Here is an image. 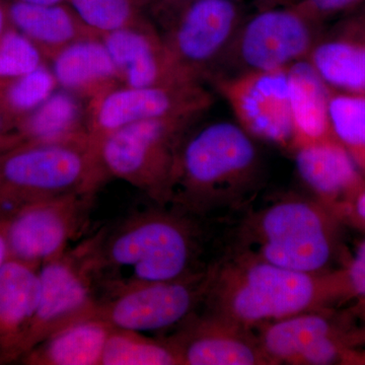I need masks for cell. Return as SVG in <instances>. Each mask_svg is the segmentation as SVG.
<instances>
[{
    "label": "cell",
    "mask_w": 365,
    "mask_h": 365,
    "mask_svg": "<svg viewBox=\"0 0 365 365\" xmlns=\"http://www.w3.org/2000/svg\"><path fill=\"white\" fill-rule=\"evenodd\" d=\"M227 248L297 272L325 273L334 254L332 220L321 201L284 196L247 208L230 230Z\"/></svg>",
    "instance_id": "obj_4"
},
{
    "label": "cell",
    "mask_w": 365,
    "mask_h": 365,
    "mask_svg": "<svg viewBox=\"0 0 365 365\" xmlns=\"http://www.w3.org/2000/svg\"><path fill=\"white\" fill-rule=\"evenodd\" d=\"M165 339L182 365H271L254 330L200 312Z\"/></svg>",
    "instance_id": "obj_14"
},
{
    "label": "cell",
    "mask_w": 365,
    "mask_h": 365,
    "mask_svg": "<svg viewBox=\"0 0 365 365\" xmlns=\"http://www.w3.org/2000/svg\"><path fill=\"white\" fill-rule=\"evenodd\" d=\"M101 365H182L167 339H153L140 332L112 328Z\"/></svg>",
    "instance_id": "obj_25"
},
{
    "label": "cell",
    "mask_w": 365,
    "mask_h": 365,
    "mask_svg": "<svg viewBox=\"0 0 365 365\" xmlns=\"http://www.w3.org/2000/svg\"><path fill=\"white\" fill-rule=\"evenodd\" d=\"M119 72L122 86L131 88L195 83L187 78L170 58L162 33L151 21L103 36Z\"/></svg>",
    "instance_id": "obj_16"
},
{
    "label": "cell",
    "mask_w": 365,
    "mask_h": 365,
    "mask_svg": "<svg viewBox=\"0 0 365 365\" xmlns=\"http://www.w3.org/2000/svg\"><path fill=\"white\" fill-rule=\"evenodd\" d=\"M348 288L365 299V241L357 249L345 275Z\"/></svg>",
    "instance_id": "obj_31"
},
{
    "label": "cell",
    "mask_w": 365,
    "mask_h": 365,
    "mask_svg": "<svg viewBox=\"0 0 365 365\" xmlns=\"http://www.w3.org/2000/svg\"><path fill=\"white\" fill-rule=\"evenodd\" d=\"M103 230L39 268L40 297L24 354L52 334L93 316L101 300L97 254Z\"/></svg>",
    "instance_id": "obj_8"
},
{
    "label": "cell",
    "mask_w": 365,
    "mask_h": 365,
    "mask_svg": "<svg viewBox=\"0 0 365 365\" xmlns=\"http://www.w3.org/2000/svg\"><path fill=\"white\" fill-rule=\"evenodd\" d=\"M259 1H265V2H268V0H259Z\"/></svg>",
    "instance_id": "obj_39"
},
{
    "label": "cell",
    "mask_w": 365,
    "mask_h": 365,
    "mask_svg": "<svg viewBox=\"0 0 365 365\" xmlns=\"http://www.w3.org/2000/svg\"><path fill=\"white\" fill-rule=\"evenodd\" d=\"M73 93L55 91L37 109L21 119L18 134L23 143H52L90 137L88 114Z\"/></svg>",
    "instance_id": "obj_24"
},
{
    "label": "cell",
    "mask_w": 365,
    "mask_h": 365,
    "mask_svg": "<svg viewBox=\"0 0 365 365\" xmlns=\"http://www.w3.org/2000/svg\"><path fill=\"white\" fill-rule=\"evenodd\" d=\"M294 148L334 138L329 117L330 88L307 60L288 68Z\"/></svg>",
    "instance_id": "obj_22"
},
{
    "label": "cell",
    "mask_w": 365,
    "mask_h": 365,
    "mask_svg": "<svg viewBox=\"0 0 365 365\" xmlns=\"http://www.w3.org/2000/svg\"><path fill=\"white\" fill-rule=\"evenodd\" d=\"M153 0H139V2H140L141 6H145L146 4H153Z\"/></svg>",
    "instance_id": "obj_37"
},
{
    "label": "cell",
    "mask_w": 365,
    "mask_h": 365,
    "mask_svg": "<svg viewBox=\"0 0 365 365\" xmlns=\"http://www.w3.org/2000/svg\"><path fill=\"white\" fill-rule=\"evenodd\" d=\"M354 205L356 215L365 223V188L355 198Z\"/></svg>",
    "instance_id": "obj_35"
},
{
    "label": "cell",
    "mask_w": 365,
    "mask_h": 365,
    "mask_svg": "<svg viewBox=\"0 0 365 365\" xmlns=\"http://www.w3.org/2000/svg\"><path fill=\"white\" fill-rule=\"evenodd\" d=\"M96 193H71L21 204L6 217L9 258L38 266L57 258L81 235Z\"/></svg>",
    "instance_id": "obj_12"
},
{
    "label": "cell",
    "mask_w": 365,
    "mask_h": 365,
    "mask_svg": "<svg viewBox=\"0 0 365 365\" xmlns=\"http://www.w3.org/2000/svg\"><path fill=\"white\" fill-rule=\"evenodd\" d=\"M213 97L200 83L131 88L120 86L90 101L88 130L98 143L125 126L150 120L199 118L210 109Z\"/></svg>",
    "instance_id": "obj_11"
},
{
    "label": "cell",
    "mask_w": 365,
    "mask_h": 365,
    "mask_svg": "<svg viewBox=\"0 0 365 365\" xmlns=\"http://www.w3.org/2000/svg\"><path fill=\"white\" fill-rule=\"evenodd\" d=\"M193 1L195 0H153L151 6H153V16L160 25L158 30H162L163 26L167 25L182 9ZM237 1L244 2L245 0H237Z\"/></svg>",
    "instance_id": "obj_32"
},
{
    "label": "cell",
    "mask_w": 365,
    "mask_h": 365,
    "mask_svg": "<svg viewBox=\"0 0 365 365\" xmlns=\"http://www.w3.org/2000/svg\"><path fill=\"white\" fill-rule=\"evenodd\" d=\"M246 16L242 1L195 0L160 31L178 68L203 83L222 66Z\"/></svg>",
    "instance_id": "obj_9"
},
{
    "label": "cell",
    "mask_w": 365,
    "mask_h": 365,
    "mask_svg": "<svg viewBox=\"0 0 365 365\" xmlns=\"http://www.w3.org/2000/svg\"><path fill=\"white\" fill-rule=\"evenodd\" d=\"M112 327L93 316L78 319L52 334L26 353L38 365H101Z\"/></svg>",
    "instance_id": "obj_23"
},
{
    "label": "cell",
    "mask_w": 365,
    "mask_h": 365,
    "mask_svg": "<svg viewBox=\"0 0 365 365\" xmlns=\"http://www.w3.org/2000/svg\"><path fill=\"white\" fill-rule=\"evenodd\" d=\"M364 4V9H362V13H364V14L365 16V0L364 1V4Z\"/></svg>",
    "instance_id": "obj_38"
},
{
    "label": "cell",
    "mask_w": 365,
    "mask_h": 365,
    "mask_svg": "<svg viewBox=\"0 0 365 365\" xmlns=\"http://www.w3.org/2000/svg\"><path fill=\"white\" fill-rule=\"evenodd\" d=\"M294 153L300 179L322 203L364 189L359 165L336 139L299 146Z\"/></svg>",
    "instance_id": "obj_19"
},
{
    "label": "cell",
    "mask_w": 365,
    "mask_h": 365,
    "mask_svg": "<svg viewBox=\"0 0 365 365\" xmlns=\"http://www.w3.org/2000/svg\"><path fill=\"white\" fill-rule=\"evenodd\" d=\"M329 117L334 138L365 170V95L331 90Z\"/></svg>",
    "instance_id": "obj_26"
},
{
    "label": "cell",
    "mask_w": 365,
    "mask_h": 365,
    "mask_svg": "<svg viewBox=\"0 0 365 365\" xmlns=\"http://www.w3.org/2000/svg\"><path fill=\"white\" fill-rule=\"evenodd\" d=\"M58 88L56 78L46 64L30 73L0 81V106L16 122L37 109Z\"/></svg>",
    "instance_id": "obj_27"
},
{
    "label": "cell",
    "mask_w": 365,
    "mask_h": 365,
    "mask_svg": "<svg viewBox=\"0 0 365 365\" xmlns=\"http://www.w3.org/2000/svg\"><path fill=\"white\" fill-rule=\"evenodd\" d=\"M18 1L28 2V4H62V2L66 1V0H18Z\"/></svg>",
    "instance_id": "obj_36"
},
{
    "label": "cell",
    "mask_w": 365,
    "mask_h": 365,
    "mask_svg": "<svg viewBox=\"0 0 365 365\" xmlns=\"http://www.w3.org/2000/svg\"><path fill=\"white\" fill-rule=\"evenodd\" d=\"M6 217L0 218V271L9 259V248L6 242Z\"/></svg>",
    "instance_id": "obj_33"
},
{
    "label": "cell",
    "mask_w": 365,
    "mask_h": 365,
    "mask_svg": "<svg viewBox=\"0 0 365 365\" xmlns=\"http://www.w3.org/2000/svg\"><path fill=\"white\" fill-rule=\"evenodd\" d=\"M199 118L150 120L118 129L98 145L108 177L123 180L167 205L182 138Z\"/></svg>",
    "instance_id": "obj_6"
},
{
    "label": "cell",
    "mask_w": 365,
    "mask_h": 365,
    "mask_svg": "<svg viewBox=\"0 0 365 365\" xmlns=\"http://www.w3.org/2000/svg\"><path fill=\"white\" fill-rule=\"evenodd\" d=\"M259 331V342L271 365L332 364L342 354L332 322L321 309L278 319Z\"/></svg>",
    "instance_id": "obj_15"
},
{
    "label": "cell",
    "mask_w": 365,
    "mask_h": 365,
    "mask_svg": "<svg viewBox=\"0 0 365 365\" xmlns=\"http://www.w3.org/2000/svg\"><path fill=\"white\" fill-rule=\"evenodd\" d=\"M50 62L58 86L78 98L91 101L122 86L117 67L102 39L73 43Z\"/></svg>",
    "instance_id": "obj_20"
},
{
    "label": "cell",
    "mask_w": 365,
    "mask_h": 365,
    "mask_svg": "<svg viewBox=\"0 0 365 365\" xmlns=\"http://www.w3.org/2000/svg\"><path fill=\"white\" fill-rule=\"evenodd\" d=\"M90 137L21 143L0 158V203L14 205L71 193H97L108 179Z\"/></svg>",
    "instance_id": "obj_5"
},
{
    "label": "cell",
    "mask_w": 365,
    "mask_h": 365,
    "mask_svg": "<svg viewBox=\"0 0 365 365\" xmlns=\"http://www.w3.org/2000/svg\"><path fill=\"white\" fill-rule=\"evenodd\" d=\"M364 0H297L295 6L322 25L351 13Z\"/></svg>",
    "instance_id": "obj_30"
},
{
    "label": "cell",
    "mask_w": 365,
    "mask_h": 365,
    "mask_svg": "<svg viewBox=\"0 0 365 365\" xmlns=\"http://www.w3.org/2000/svg\"><path fill=\"white\" fill-rule=\"evenodd\" d=\"M11 26L7 6H6V4H4L0 1V39H1L2 36L6 34V31L9 30V28Z\"/></svg>",
    "instance_id": "obj_34"
},
{
    "label": "cell",
    "mask_w": 365,
    "mask_h": 365,
    "mask_svg": "<svg viewBox=\"0 0 365 365\" xmlns=\"http://www.w3.org/2000/svg\"><path fill=\"white\" fill-rule=\"evenodd\" d=\"M177 206L138 211L112 232L103 230L97 254L101 299L141 283L192 277L210 270L220 258L208 255L207 223Z\"/></svg>",
    "instance_id": "obj_1"
},
{
    "label": "cell",
    "mask_w": 365,
    "mask_h": 365,
    "mask_svg": "<svg viewBox=\"0 0 365 365\" xmlns=\"http://www.w3.org/2000/svg\"><path fill=\"white\" fill-rule=\"evenodd\" d=\"M307 61L330 90L365 95V16L324 30Z\"/></svg>",
    "instance_id": "obj_17"
},
{
    "label": "cell",
    "mask_w": 365,
    "mask_h": 365,
    "mask_svg": "<svg viewBox=\"0 0 365 365\" xmlns=\"http://www.w3.org/2000/svg\"><path fill=\"white\" fill-rule=\"evenodd\" d=\"M39 268L9 258L0 271V353L24 354L40 297Z\"/></svg>",
    "instance_id": "obj_18"
},
{
    "label": "cell",
    "mask_w": 365,
    "mask_h": 365,
    "mask_svg": "<svg viewBox=\"0 0 365 365\" xmlns=\"http://www.w3.org/2000/svg\"><path fill=\"white\" fill-rule=\"evenodd\" d=\"M9 21L39 48L45 59L78 41L102 39L62 4H36L14 0L9 6Z\"/></svg>",
    "instance_id": "obj_21"
},
{
    "label": "cell",
    "mask_w": 365,
    "mask_h": 365,
    "mask_svg": "<svg viewBox=\"0 0 365 365\" xmlns=\"http://www.w3.org/2000/svg\"><path fill=\"white\" fill-rule=\"evenodd\" d=\"M324 31L294 4L264 6L242 21L211 81L255 71H279L309 58Z\"/></svg>",
    "instance_id": "obj_7"
},
{
    "label": "cell",
    "mask_w": 365,
    "mask_h": 365,
    "mask_svg": "<svg viewBox=\"0 0 365 365\" xmlns=\"http://www.w3.org/2000/svg\"><path fill=\"white\" fill-rule=\"evenodd\" d=\"M210 83L250 135L294 151L288 69L247 72Z\"/></svg>",
    "instance_id": "obj_13"
},
{
    "label": "cell",
    "mask_w": 365,
    "mask_h": 365,
    "mask_svg": "<svg viewBox=\"0 0 365 365\" xmlns=\"http://www.w3.org/2000/svg\"><path fill=\"white\" fill-rule=\"evenodd\" d=\"M261 181L254 137L239 123L213 122L190 129L182 138L168 204L201 217L227 220L249 208Z\"/></svg>",
    "instance_id": "obj_2"
},
{
    "label": "cell",
    "mask_w": 365,
    "mask_h": 365,
    "mask_svg": "<svg viewBox=\"0 0 365 365\" xmlns=\"http://www.w3.org/2000/svg\"><path fill=\"white\" fill-rule=\"evenodd\" d=\"M74 13L101 38L138 25L145 18L139 0H66Z\"/></svg>",
    "instance_id": "obj_28"
},
{
    "label": "cell",
    "mask_w": 365,
    "mask_h": 365,
    "mask_svg": "<svg viewBox=\"0 0 365 365\" xmlns=\"http://www.w3.org/2000/svg\"><path fill=\"white\" fill-rule=\"evenodd\" d=\"M215 265L192 277L118 290L100 300L95 314L112 328L136 332L177 329L202 309Z\"/></svg>",
    "instance_id": "obj_10"
},
{
    "label": "cell",
    "mask_w": 365,
    "mask_h": 365,
    "mask_svg": "<svg viewBox=\"0 0 365 365\" xmlns=\"http://www.w3.org/2000/svg\"><path fill=\"white\" fill-rule=\"evenodd\" d=\"M45 57L32 41L9 26L0 39V81L30 73L44 66Z\"/></svg>",
    "instance_id": "obj_29"
},
{
    "label": "cell",
    "mask_w": 365,
    "mask_h": 365,
    "mask_svg": "<svg viewBox=\"0 0 365 365\" xmlns=\"http://www.w3.org/2000/svg\"><path fill=\"white\" fill-rule=\"evenodd\" d=\"M340 284L325 273L297 272L227 248L216 263L200 313L254 330L322 309Z\"/></svg>",
    "instance_id": "obj_3"
}]
</instances>
